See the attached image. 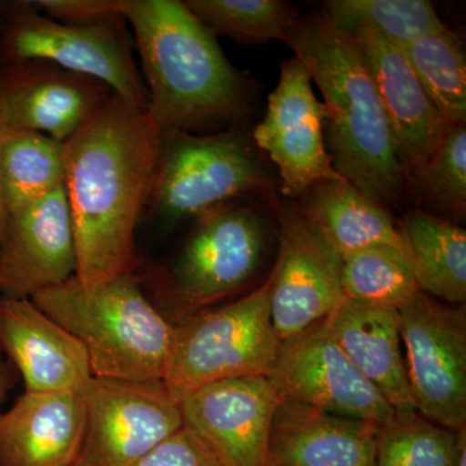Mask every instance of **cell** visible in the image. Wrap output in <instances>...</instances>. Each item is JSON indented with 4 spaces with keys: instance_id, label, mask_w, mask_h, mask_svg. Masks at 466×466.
Instances as JSON below:
<instances>
[{
    "instance_id": "obj_1",
    "label": "cell",
    "mask_w": 466,
    "mask_h": 466,
    "mask_svg": "<svg viewBox=\"0 0 466 466\" xmlns=\"http://www.w3.org/2000/svg\"><path fill=\"white\" fill-rule=\"evenodd\" d=\"M162 134L147 110L113 94L64 143L76 257L87 288L133 274L135 232L148 202Z\"/></svg>"
},
{
    "instance_id": "obj_2",
    "label": "cell",
    "mask_w": 466,
    "mask_h": 466,
    "mask_svg": "<svg viewBox=\"0 0 466 466\" xmlns=\"http://www.w3.org/2000/svg\"><path fill=\"white\" fill-rule=\"evenodd\" d=\"M131 26L147 84V113L161 134L235 128L249 88L217 36L179 0H116Z\"/></svg>"
},
{
    "instance_id": "obj_3",
    "label": "cell",
    "mask_w": 466,
    "mask_h": 466,
    "mask_svg": "<svg viewBox=\"0 0 466 466\" xmlns=\"http://www.w3.org/2000/svg\"><path fill=\"white\" fill-rule=\"evenodd\" d=\"M284 43L323 95L325 142L334 170L388 210L406 191V171L358 46L323 11L299 15Z\"/></svg>"
},
{
    "instance_id": "obj_4",
    "label": "cell",
    "mask_w": 466,
    "mask_h": 466,
    "mask_svg": "<svg viewBox=\"0 0 466 466\" xmlns=\"http://www.w3.org/2000/svg\"><path fill=\"white\" fill-rule=\"evenodd\" d=\"M30 299L84 345L92 376L164 381L175 324L149 302L134 272L94 288L75 276Z\"/></svg>"
},
{
    "instance_id": "obj_5",
    "label": "cell",
    "mask_w": 466,
    "mask_h": 466,
    "mask_svg": "<svg viewBox=\"0 0 466 466\" xmlns=\"http://www.w3.org/2000/svg\"><path fill=\"white\" fill-rule=\"evenodd\" d=\"M254 140L238 128L216 134H162L147 208L167 225L228 202H280Z\"/></svg>"
},
{
    "instance_id": "obj_6",
    "label": "cell",
    "mask_w": 466,
    "mask_h": 466,
    "mask_svg": "<svg viewBox=\"0 0 466 466\" xmlns=\"http://www.w3.org/2000/svg\"><path fill=\"white\" fill-rule=\"evenodd\" d=\"M272 275L248 296L175 324L164 382L177 400L201 386L238 377H268L281 341L271 321Z\"/></svg>"
},
{
    "instance_id": "obj_7",
    "label": "cell",
    "mask_w": 466,
    "mask_h": 466,
    "mask_svg": "<svg viewBox=\"0 0 466 466\" xmlns=\"http://www.w3.org/2000/svg\"><path fill=\"white\" fill-rule=\"evenodd\" d=\"M241 201L196 218L188 240L159 276V294L177 321L238 293L258 274L268 222L258 208Z\"/></svg>"
},
{
    "instance_id": "obj_8",
    "label": "cell",
    "mask_w": 466,
    "mask_h": 466,
    "mask_svg": "<svg viewBox=\"0 0 466 466\" xmlns=\"http://www.w3.org/2000/svg\"><path fill=\"white\" fill-rule=\"evenodd\" d=\"M32 60L91 76L126 103L148 106L122 16L75 25L46 16L34 2H0V67Z\"/></svg>"
},
{
    "instance_id": "obj_9",
    "label": "cell",
    "mask_w": 466,
    "mask_h": 466,
    "mask_svg": "<svg viewBox=\"0 0 466 466\" xmlns=\"http://www.w3.org/2000/svg\"><path fill=\"white\" fill-rule=\"evenodd\" d=\"M81 394L85 433L75 466H133L183 428L179 400L162 380L92 376Z\"/></svg>"
},
{
    "instance_id": "obj_10",
    "label": "cell",
    "mask_w": 466,
    "mask_h": 466,
    "mask_svg": "<svg viewBox=\"0 0 466 466\" xmlns=\"http://www.w3.org/2000/svg\"><path fill=\"white\" fill-rule=\"evenodd\" d=\"M400 339L416 410L453 431L466 429V309L419 291L400 311Z\"/></svg>"
},
{
    "instance_id": "obj_11",
    "label": "cell",
    "mask_w": 466,
    "mask_h": 466,
    "mask_svg": "<svg viewBox=\"0 0 466 466\" xmlns=\"http://www.w3.org/2000/svg\"><path fill=\"white\" fill-rule=\"evenodd\" d=\"M279 256L272 269L271 321L281 342L324 320L345 299L342 257L297 207L279 202Z\"/></svg>"
},
{
    "instance_id": "obj_12",
    "label": "cell",
    "mask_w": 466,
    "mask_h": 466,
    "mask_svg": "<svg viewBox=\"0 0 466 466\" xmlns=\"http://www.w3.org/2000/svg\"><path fill=\"white\" fill-rule=\"evenodd\" d=\"M280 401L385 425L395 410L337 345L324 320L281 342L267 377Z\"/></svg>"
},
{
    "instance_id": "obj_13",
    "label": "cell",
    "mask_w": 466,
    "mask_h": 466,
    "mask_svg": "<svg viewBox=\"0 0 466 466\" xmlns=\"http://www.w3.org/2000/svg\"><path fill=\"white\" fill-rule=\"evenodd\" d=\"M253 140L278 167L280 191L290 201L299 200L315 184L341 177L334 170L325 142L323 103L299 57L281 63L280 78Z\"/></svg>"
},
{
    "instance_id": "obj_14",
    "label": "cell",
    "mask_w": 466,
    "mask_h": 466,
    "mask_svg": "<svg viewBox=\"0 0 466 466\" xmlns=\"http://www.w3.org/2000/svg\"><path fill=\"white\" fill-rule=\"evenodd\" d=\"M279 398L267 377L222 380L179 400L184 428L207 447L218 466H267Z\"/></svg>"
},
{
    "instance_id": "obj_15",
    "label": "cell",
    "mask_w": 466,
    "mask_h": 466,
    "mask_svg": "<svg viewBox=\"0 0 466 466\" xmlns=\"http://www.w3.org/2000/svg\"><path fill=\"white\" fill-rule=\"evenodd\" d=\"M76 269L66 187L8 214L0 241V296L32 299L75 278Z\"/></svg>"
},
{
    "instance_id": "obj_16",
    "label": "cell",
    "mask_w": 466,
    "mask_h": 466,
    "mask_svg": "<svg viewBox=\"0 0 466 466\" xmlns=\"http://www.w3.org/2000/svg\"><path fill=\"white\" fill-rule=\"evenodd\" d=\"M108 86L32 60L0 67V122L66 143L112 96Z\"/></svg>"
},
{
    "instance_id": "obj_17",
    "label": "cell",
    "mask_w": 466,
    "mask_h": 466,
    "mask_svg": "<svg viewBox=\"0 0 466 466\" xmlns=\"http://www.w3.org/2000/svg\"><path fill=\"white\" fill-rule=\"evenodd\" d=\"M0 346L27 392H79L92 377L84 345L30 299L0 296Z\"/></svg>"
},
{
    "instance_id": "obj_18",
    "label": "cell",
    "mask_w": 466,
    "mask_h": 466,
    "mask_svg": "<svg viewBox=\"0 0 466 466\" xmlns=\"http://www.w3.org/2000/svg\"><path fill=\"white\" fill-rule=\"evenodd\" d=\"M372 75L404 171L433 155L447 126L420 84L400 45L360 29L350 34Z\"/></svg>"
},
{
    "instance_id": "obj_19",
    "label": "cell",
    "mask_w": 466,
    "mask_h": 466,
    "mask_svg": "<svg viewBox=\"0 0 466 466\" xmlns=\"http://www.w3.org/2000/svg\"><path fill=\"white\" fill-rule=\"evenodd\" d=\"M379 424L279 401L267 466H375Z\"/></svg>"
},
{
    "instance_id": "obj_20",
    "label": "cell",
    "mask_w": 466,
    "mask_h": 466,
    "mask_svg": "<svg viewBox=\"0 0 466 466\" xmlns=\"http://www.w3.org/2000/svg\"><path fill=\"white\" fill-rule=\"evenodd\" d=\"M84 433L81 391H25L0 419V466H75Z\"/></svg>"
},
{
    "instance_id": "obj_21",
    "label": "cell",
    "mask_w": 466,
    "mask_h": 466,
    "mask_svg": "<svg viewBox=\"0 0 466 466\" xmlns=\"http://www.w3.org/2000/svg\"><path fill=\"white\" fill-rule=\"evenodd\" d=\"M324 323L337 345L395 412H416L400 354V312L345 299Z\"/></svg>"
},
{
    "instance_id": "obj_22",
    "label": "cell",
    "mask_w": 466,
    "mask_h": 466,
    "mask_svg": "<svg viewBox=\"0 0 466 466\" xmlns=\"http://www.w3.org/2000/svg\"><path fill=\"white\" fill-rule=\"evenodd\" d=\"M294 202L342 258L377 245L397 248L408 257L389 211L342 177L315 184Z\"/></svg>"
},
{
    "instance_id": "obj_23",
    "label": "cell",
    "mask_w": 466,
    "mask_h": 466,
    "mask_svg": "<svg viewBox=\"0 0 466 466\" xmlns=\"http://www.w3.org/2000/svg\"><path fill=\"white\" fill-rule=\"evenodd\" d=\"M400 233L419 290L449 303L466 299V232L446 218L412 211Z\"/></svg>"
},
{
    "instance_id": "obj_24",
    "label": "cell",
    "mask_w": 466,
    "mask_h": 466,
    "mask_svg": "<svg viewBox=\"0 0 466 466\" xmlns=\"http://www.w3.org/2000/svg\"><path fill=\"white\" fill-rule=\"evenodd\" d=\"M66 182L64 143L3 125L0 189L8 214L42 200Z\"/></svg>"
},
{
    "instance_id": "obj_25",
    "label": "cell",
    "mask_w": 466,
    "mask_h": 466,
    "mask_svg": "<svg viewBox=\"0 0 466 466\" xmlns=\"http://www.w3.org/2000/svg\"><path fill=\"white\" fill-rule=\"evenodd\" d=\"M400 47L446 125L466 124V56L459 34L446 26Z\"/></svg>"
},
{
    "instance_id": "obj_26",
    "label": "cell",
    "mask_w": 466,
    "mask_h": 466,
    "mask_svg": "<svg viewBox=\"0 0 466 466\" xmlns=\"http://www.w3.org/2000/svg\"><path fill=\"white\" fill-rule=\"evenodd\" d=\"M341 288L351 302L400 312L419 293L410 259L389 245L342 258Z\"/></svg>"
},
{
    "instance_id": "obj_27",
    "label": "cell",
    "mask_w": 466,
    "mask_h": 466,
    "mask_svg": "<svg viewBox=\"0 0 466 466\" xmlns=\"http://www.w3.org/2000/svg\"><path fill=\"white\" fill-rule=\"evenodd\" d=\"M321 11L345 35L366 29L400 46L446 27L428 0H328Z\"/></svg>"
},
{
    "instance_id": "obj_28",
    "label": "cell",
    "mask_w": 466,
    "mask_h": 466,
    "mask_svg": "<svg viewBox=\"0 0 466 466\" xmlns=\"http://www.w3.org/2000/svg\"><path fill=\"white\" fill-rule=\"evenodd\" d=\"M466 429L453 431L419 412L395 413L380 426L375 466H458Z\"/></svg>"
},
{
    "instance_id": "obj_29",
    "label": "cell",
    "mask_w": 466,
    "mask_h": 466,
    "mask_svg": "<svg viewBox=\"0 0 466 466\" xmlns=\"http://www.w3.org/2000/svg\"><path fill=\"white\" fill-rule=\"evenodd\" d=\"M184 5L214 35L245 46L284 42L299 17L284 0H187Z\"/></svg>"
},
{
    "instance_id": "obj_30",
    "label": "cell",
    "mask_w": 466,
    "mask_h": 466,
    "mask_svg": "<svg viewBox=\"0 0 466 466\" xmlns=\"http://www.w3.org/2000/svg\"><path fill=\"white\" fill-rule=\"evenodd\" d=\"M406 191L446 219L466 216V124L451 126L433 155L406 173Z\"/></svg>"
},
{
    "instance_id": "obj_31",
    "label": "cell",
    "mask_w": 466,
    "mask_h": 466,
    "mask_svg": "<svg viewBox=\"0 0 466 466\" xmlns=\"http://www.w3.org/2000/svg\"><path fill=\"white\" fill-rule=\"evenodd\" d=\"M133 466H218L201 441L187 428L159 443Z\"/></svg>"
},
{
    "instance_id": "obj_32",
    "label": "cell",
    "mask_w": 466,
    "mask_h": 466,
    "mask_svg": "<svg viewBox=\"0 0 466 466\" xmlns=\"http://www.w3.org/2000/svg\"><path fill=\"white\" fill-rule=\"evenodd\" d=\"M34 5L46 16L75 25L101 23L121 16L116 0H38Z\"/></svg>"
},
{
    "instance_id": "obj_33",
    "label": "cell",
    "mask_w": 466,
    "mask_h": 466,
    "mask_svg": "<svg viewBox=\"0 0 466 466\" xmlns=\"http://www.w3.org/2000/svg\"><path fill=\"white\" fill-rule=\"evenodd\" d=\"M12 366L11 361L5 357L0 346V419H2V406L5 403V397L9 389L12 388Z\"/></svg>"
},
{
    "instance_id": "obj_34",
    "label": "cell",
    "mask_w": 466,
    "mask_h": 466,
    "mask_svg": "<svg viewBox=\"0 0 466 466\" xmlns=\"http://www.w3.org/2000/svg\"><path fill=\"white\" fill-rule=\"evenodd\" d=\"M3 124L0 122V137H2ZM5 222H7V211L3 204L2 189H0V241H2L3 232H5Z\"/></svg>"
},
{
    "instance_id": "obj_35",
    "label": "cell",
    "mask_w": 466,
    "mask_h": 466,
    "mask_svg": "<svg viewBox=\"0 0 466 466\" xmlns=\"http://www.w3.org/2000/svg\"><path fill=\"white\" fill-rule=\"evenodd\" d=\"M458 466H466V447L462 449L461 453H460Z\"/></svg>"
}]
</instances>
